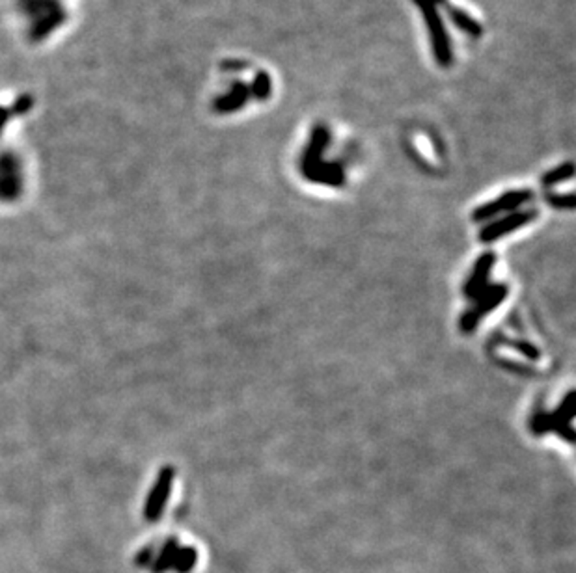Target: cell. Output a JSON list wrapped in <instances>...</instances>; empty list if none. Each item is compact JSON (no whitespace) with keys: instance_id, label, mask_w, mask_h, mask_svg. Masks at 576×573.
<instances>
[{"instance_id":"6da1fadb","label":"cell","mask_w":576,"mask_h":573,"mask_svg":"<svg viewBox=\"0 0 576 573\" xmlns=\"http://www.w3.org/2000/svg\"><path fill=\"white\" fill-rule=\"evenodd\" d=\"M575 400L576 391L569 389L561 400H559L558 408L554 411H537L532 419H530V430L535 435L548 434V432H556V434L565 440L567 443L575 441V429H573V419H575Z\"/></svg>"},{"instance_id":"7a4b0ae2","label":"cell","mask_w":576,"mask_h":573,"mask_svg":"<svg viewBox=\"0 0 576 573\" xmlns=\"http://www.w3.org/2000/svg\"><path fill=\"white\" fill-rule=\"evenodd\" d=\"M507 296V285L505 283H489L485 289L481 290L476 298H474V306L467 309L461 317L459 326L465 333H472L476 328L479 326L481 319L485 314L492 313L500 303L505 300Z\"/></svg>"},{"instance_id":"3957f363","label":"cell","mask_w":576,"mask_h":573,"mask_svg":"<svg viewBox=\"0 0 576 573\" xmlns=\"http://www.w3.org/2000/svg\"><path fill=\"white\" fill-rule=\"evenodd\" d=\"M418 4L420 12L424 15L425 24L429 28L431 43H433V50H435V58L442 67H448L451 62V47H449L448 34L444 28L442 19L438 15L437 4L433 0H414Z\"/></svg>"},{"instance_id":"277c9868","label":"cell","mask_w":576,"mask_h":573,"mask_svg":"<svg viewBox=\"0 0 576 573\" xmlns=\"http://www.w3.org/2000/svg\"><path fill=\"white\" fill-rule=\"evenodd\" d=\"M534 198V192L528 188H521V190H510V192L498 196L494 201L483 203L478 207L472 214L474 222H485L489 218H494L498 214H505V212H515L519 211L524 203H528L530 199Z\"/></svg>"},{"instance_id":"5b68a950","label":"cell","mask_w":576,"mask_h":573,"mask_svg":"<svg viewBox=\"0 0 576 573\" xmlns=\"http://www.w3.org/2000/svg\"><path fill=\"white\" fill-rule=\"evenodd\" d=\"M537 214H539L537 209H526V211H515L513 214L498 218V220H494V222L489 223V225H485L483 229L479 231V241L489 244V242L498 241V238L510 235V233H515V231H519L521 227L528 225V223L534 222Z\"/></svg>"},{"instance_id":"8992f818","label":"cell","mask_w":576,"mask_h":573,"mask_svg":"<svg viewBox=\"0 0 576 573\" xmlns=\"http://www.w3.org/2000/svg\"><path fill=\"white\" fill-rule=\"evenodd\" d=\"M328 142H330L328 129L323 127V125H317V127L314 129V133H312L308 147H306V151H304L303 155V162H300V169H303V176L306 177V179L325 162V160H323V153L327 149Z\"/></svg>"},{"instance_id":"52a82bcc","label":"cell","mask_w":576,"mask_h":573,"mask_svg":"<svg viewBox=\"0 0 576 573\" xmlns=\"http://www.w3.org/2000/svg\"><path fill=\"white\" fill-rule=\"evenodd\" d=\"M496 263V255L492 252H485L483 255H479V259L476 261L470 276H468L467 283L462 287V292L468 300H474L476 296L485 289L487 285L491 283V272Z\"/></svg>"},{"instance_id":"ba28073f","label":"cell","mask_w":576,"mask_h":573,"mask_svg":"<svg viewBox=\"0 0 576 573\" xmlns=\"http://www.w3.org/2000/svg\"><path fill=\"white\" fill-rule=\"evenodd\" d=\"M174 475H176V473H174L172 467H164V469L161 471V475H159L157 478V484H155V488H153L152 491V497H150V501H147L146 514L150 519H157L159 516H161V512H163L164 505L168 501V494H170Z\"/></svg>"},{"instance_id":"9c48e42d","label":"cell","mask_w":576,"mask_h":573,"mask_svg":"<svg viewBox=\"0 0 576 573\" xmlns=\"http://www.w3.org/2000/svg\"><path fill=\"white\" fill-rule=\"evenodd\" d=\"M249 86L237 82L222 99H219V101L215 103V110H217V112H235V110L243 109L244 104H246V101H249Z\"/></svg>"},{"instance_id":"30bf717a","label":"cell","mask_w":576,"mask_h":573,"mask_svg":"<svg viewBox=\"0 0 576 573\" xmlns=\"http://www.w3.org/2000/svg\"><path fill=\"white\" fill-rule=\"evenodd\" d=\"M448 13L449 17H451V21H453L459 28H461L462 32H467V34H470V36L478 37L481 32H483V28H481V24L476 21V19L470 15V13H467L465 10H461V8H455V6H448Z\"/></svg>"},{"instance_id":"8fae6325","label":"cell","mask_w":576,"mask_h":573,"mask_svg":"<svg viewBox=\"0 0 576 573\" xmlns=\"http://www.w3.org/2000/svg\"><path fill=\"white\" fill-rule=\"evenodd\" d=\"M573 176H575V164L565 162L561 164V166H558V168L550 169L548 173H545L543 179H541V182H543V187H554V185H558V182L570 181Z\"/></svg>"},{"instance_id":"7c38bea8","label":"cell","mask_w":576,"mask_h":573,"mask_svg":"<svg viewBox=\"0 0 576 573\" xmlns=\"http://www.w3.org/2000/svg\"><path fill=\"white\" fill-rule=\"evenodd\" d=\"M252 91L258 99H267L269 93H271V79H269L267 73H260L255 77L254 84H252Z\"/></svg>"},{"instance_id":"4fadbf2b","label":"cell","mask_w":576,"mask_h":573,"mask_svg":"<svg viewBox=\"0 0 576 573\" xmlns=\"http://www.w3.org/2000/svg\"><path fill=\"white\" fill-rule=\"evenodd\" d=\"M546 199H548V203H550V205L561 207V209H573L576 203V199L573 194H565V196H561V194H548Z\"/></svg>"},{"instance_id":"5bb4252c","label":"cell","mask_w":576,"mask_h":573,"mask_svg":"<svg viewBox=\"0 0 576 573\" xmlns=\"http://www.w3.org/2000/svg\"><path fill=\"white\" fill-rule=\"evenodd\" d=\"M515 348L526 357H530V359H539L541 357L539 350L535 348L534 344L526 343V341H515Z\"/></svg>"}]
</instances>
